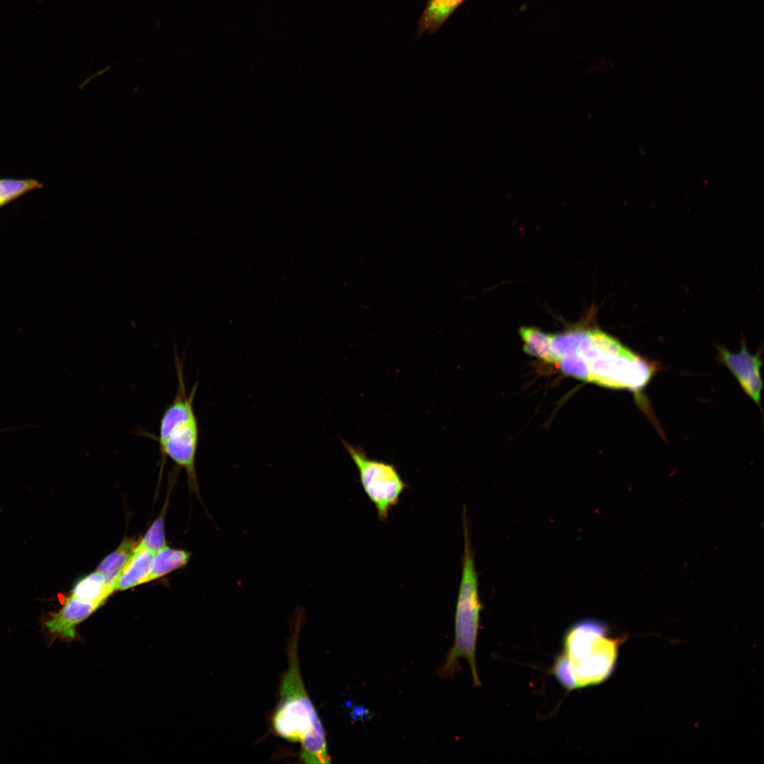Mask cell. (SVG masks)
I'll list each match as a JSON object with an SVG mask.
<instances>
[{"label": "cell", "instance_id": "obj_1", "mask_svg": "<svg viewBox=\"0 0 764 764\" xmlns=\"http://www.w3.org/2000/svg\"><path fill=\"white\" fill-rule=\"evenodd\" d=\"M304 610L299 608L291 622L288 647V668L279 690V700L272 715L275 733L292 742L301 743L300 757L306 763H328L325 734L301 677L298 644Z\"/></svg>", "mask_w": 764, "mask_h": 764}, {"label": "cell", "instance_id": "obj_2", "mask_svg": "<svg viewBox=\"0 0 764 764\" xmlns=\"http://www.w3.org/2000/svg\"><path fill=\"white\" fill-rule=\"evenodd\" d=\"M623 641L609 637L606 625L599 621H578L565 632L562 652L551 673L567 690L601 683L613 672Z\"/></svg>", "mask_w": 764, "mask_h": 764}, {"label": "cell", "instance_id": "obj_3", "mask_svg": "<svg viewBox=\"0 0 764 764\" xmlns=\"http://www.w3.org/2000/svg\"><path fill=\"white\" fill-rule=\"evenodd\" d=\"M177 388L175 396L165 409L159 422L158 442L163 459L168 457L183 468L190 489L200 497L195 459L199 443L198 420L194 410L197 388L195 383L187 393L183 361L175 349Z\"/></svg>", "mask_w": 764, "mask_h": 764}, {"label": "cell", "instance_id": "obj_4", "mask_svg": "<svg viewBox=\"0 0 764 764\" xmlns=\"http://www.w3.org/2000/svg\"><path fill=\"white\" fill-rule=\"evenodd\" d=\"M462 522L464 549L455 612L454 642L439 673L444 677L452 676L460 668L458 661L463 658L469 664L474 685L478 686L481 683L477 671L475 650L482 605L479 596L478 576L465 508L463 510Z\"/></svg>", "mask_w": 764, "mask_h": 764}, {"label": "cell", "instance_id": "obj_5", "mask_svg": "<svg viewBox=\"0 0 764 764\" xmlns=\"http://www.w3.org/2000/svg\"><path fill=\"white\" fill-rule=\"evenodd\" d=\"M342 443L358 473L363 490L374 504L378 518L385 521L398 503L407 485L393 463L369 458L361 447Z\"/></svg>", "mask_w": 764, "mask_h": 764}, {"label": "cell", "instance_id": "obj_6", "mask_svg": "<svg viewBox=\"0 0 764 764\" xmlns=\"http://www.w3.org/2000/svg\"><path fill=\"white\" fill-rule=\"evenodd\" d=\"M589 367L591 383L633 393L643 390L658 369L656 363L627 347L619 354L601 357L589 361Z\"/></svg>", "mask_w": 764, "mask_h": 764}, {"label": "cell", "instance_id": "obj_7", "mask_svg": "<svg viewBox=\"0 0 764 764\" xmlns=\"http://www.w3.org/2000/svg\"><path fill=\"white\" fill-rule=\"evenodd\" d=\"M717 352L719 362L729 369L745 393L760 406L763 386L760 352L751 354L743 341L741 349L736 353L730 352L723 346L717 347Z\"/></svg>", "mask_w": 764, "mask_h": 764}, {"label": "cell", "instance_id": "obj_8", "mask_svg": "<svg viewBox=\"0 0 764 764\" xmlns=\"http://www.w3.org/2000/svg\"><path fill=\"white\" fill-rule=\"evenodd\" d=\"M101 606L69 596L57 612L50 613L44 620V627L54 641L56 638L66 642L79 639L76 628Z\"/></svg>", "mask_w": 764, "mask_h": 764}, {"label": "cell", "instance_id": "obj_9", "mask_svg": "<svg viewBox=\"0 0 764 764\" xmlns=\"http://www.w3.org/2000/svg\"><path fill=\"white\" fill-rule=\"evenodd\" d=\"M154 553L139 545L127 562L115 585V591L132 589L147 583Z\"/></svg>", "mask_w": 764, "mask_h": 764}, {"label": "cell", "instance_id": "obj_10", "mask_svg": "<svg viewBox=\"0 0 764 764\" xmlns=\"http://www.w3.org/2000/svg\"><path fill=\"white\" fill-rule=\"evenodd\" d=\"M139 542L124 539L115 550L107 555L98 565L96 571L102 574L108 586L115 592V583L123 569L133 555Z\"/></svg>", "mask_w": 764, "mask_h": 764}, {"label": "cell", "instance_id": "obj_11", "mask_svg": "<svg viewBox=\"0 0 764 764\" xmlns=\"http://www.w3.org/2000/svg\"><path fill=\"white\" fill-rule=\"evenodd\" d=\"M113 592L104 576L96 571L79 579L72 588L71 596L102 606Z\"/></svg>", "mask_w": 764, "mask_h": 764}, {"label": "cell", "instance_id": "obj_12", "mask_svg": "<svg viewBox=\"0 0 764 764\" xmlns=\"http://www.w3.org/2000/svg\"><path fill=\"white\" fill-rule=\"evenodd\" d=\"M190 556V553L186 550L165 546L154 553L147 583L185 567Z\"/></svg>", "mask_w": 764, "mask_h": 764}, {"label": "cell", "instance_id": "obj_13", "mask_svg": "<svg viewBox=\"0 0 764 764\" xmlns=\"http://www.w3.org/2000/svg\"><path fill=\"white\" fill-rule=\"evenodd\" d=\"M465 0H429L419 21V33H434Z\"/></svg>", "mask_w": 764, "mask_h": 764}, {"label": "cell", "instance_id": "obj_14", "mask_svg": "<svg viewBox=\"0 0 764 764\" xmlns=\"http://www.w3.org/2000/svg\"><path fill=\"white\" fill-rule=\"evenodd\" d=\"M519 335L523 342V349L528 354L545 362L556 363L551 350V337L536 328L521 327Z\"/></svg>", "mask_w": 764, "mask_h": 764}, {"label": "cell", "instance_id": "obj_15", "mask_svg": "<svg viewBox=\"0 0 764 764\" xmlns=\"http://www.w3.org/2000/svg\"><path fill=\"white\" fill-rule=\"evenodd\" d=\"M588 329L576 328L557 335H552L551 350L557 361L565 354L578 353ZM556 361V363H557Z\"/></svg>", "mask_w": 764, "mask_h": 764}, {"label": "cell", "instance_id": "obj_16", "mask_svg": "<svg viewBox=\"0 0 764 764\" xmlns=\"http://www.w3.org/2000/svg\"><path fill=\"white\" fill-rule=\"evenodd\" d=\"M557 364L565 374L590 382L589 361L579 353L563 355L558 359Z\"/></svg>", "mask_w": 764, "mask_h": 764}, {"label": "cell", "instance_id": "obj_17", "mask_svg": "<svg viewBox=\"0 0 764 764\" xmlns=\"http://www.w3.org/2000/svg\"><path fill=\"white\" fill-rule=\"evenodd\" d=\"M167 506L168 503L166 502L160 515L152 523L142 539L139 542V545L154 553L166 546L164 517Z\"/></svg>", "mask_w": 764, "mask_h": 764}, {"label": "cell", "instance_id": "obj_18", "mask_svg": "<svg viewBox=\"0 0 764 764\" xmlns=\"http://www.w3.org/2000/svg\"><path fill=\"white\" fill-rule=\"evenodd\" d=\"M40 185L33 180H0V203L3 204Z\"/></svg>", "mask_w": 764, "mask_h": 764}, {"label": "cell", "instance_id": "obj_19", "mask_svg": "<svg viewBox=\"0 0 764 764\" xmlns=\"http://www.w3.org/2000/svg\"><path fill=\"white\" fill-rule=\"evenodd\" d=\"M1 432V431H0V432Z\"/></svg>", "mask_w": 764, "mask_h": 764}]
</instances>
